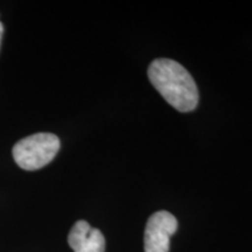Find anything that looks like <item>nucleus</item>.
<instances>
[{"label":"nucleus","instance_id":"obj_2","mask_svg":"<svg viewBox=\"0 0 252 252\" xmlns=\"http://www.w3.org/2000/svg\"><path fill=\"white\" fill-rule=\"evenodd\" d=\"M60 150V139L53 133H35L18 141L13 158L19 167L36 171L52 161Z\"/></svg>","mask_w":252,"mask_h":252},{"label":"nucleus","instance_id":"obj_4","mask_svg":"<svg viewBox=\"0 0 252 252\" xmlns=\"http://www.w3.org/2000/svg\"><path fill=\"white\" fill-rule=\"evenodd\" d=\"M68 244L74 252H105V238L87 220H77L68 235Z\"/></svg>","mask_w":252,"mask_h":252},{"label":"nucleus","instance_id":"obj_1","mask_svg":"<svg viewBox=\"0 0 252 252\" xmlns=\"http://www.w3.org/2000/svg\"><path fill=\"white\" fill-rule=\"evenodd\" d=\"M149 78L173 108L181 112L193 111L198 104L196 83L184 65L169 59H157L149 67Z\"/></svg>","mask_w":252,"mask_h":252},{"label":"nucleus","instance_id":"obj_3","mask_svg":"<svg viewBox=\"0 0 252 252\" xmlns=\"http://www.w3.org/2000/svg\"><path fill=\"white\" fill-rule=\"evenodd\" d=\"M178 229V220L171 213L160 210L147 220L144 235L145 252H168L169 239Z\"/></svg>","mask_w":252,"mask_h":252},{"label":"nucleus","instance_id":"obj_5","mask_svg":"<svg viewBox=\"0 0 252 252\" xmlns=\"http://www.w3.org/2000/svg\"><path fill=\"white\" fill-rule=\"evenodd\" d=\"M2 34H4V26H2V24L0 23V46H1V37H2Z\"/></svg>","mask_w":252,"mask_h":252}]
</instances>
